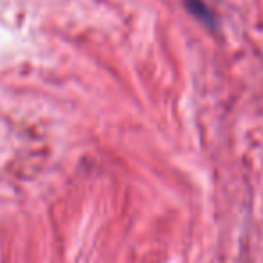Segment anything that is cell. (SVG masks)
I'll use <instances>...</instances> for the list:
<instances>
[{
  "label": "cell",
  "instance_id": "6da1fadb",
  "mask_svg": "<svg viewBox=\"0 0 263 263\" xmlns=\"http://www.w3.org/2000/svg\"><path fill=\"white\" fill-rule=\"evenodd\" d=\"M184 6H186V9L190 11L191 16H195L197 20H200L202 24L213 27V29L216 27L215 15H213L211 9H209L202 0H184Z\"/></svg>",
  "mask_w": 263,
  "mask_h": 263
}]
</instances>
